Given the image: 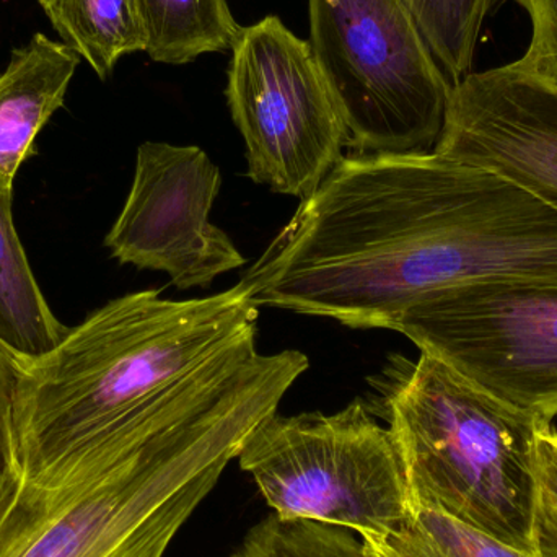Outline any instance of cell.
<instances>
[{"label":"cell","instance_id":"cell-1","mask_svg":"<svg viewBox=\"0 0 557 557\" xmlns=\"http://www.w3.org/2000/svg\"><path fill=\"white\" fill-rule=\"evenodd\" d=\"M493 278L557 282V212L438 153L349 156L242 277L251 300L352 330Z\"/></svg>","mask_w":557,"mask_h":557},{"label":"cell","instance_id":"cell-12","mask_svg":"<svg viewBox=\"0 0 557 557\" xmlns=\"http://www.w3.org/2000/svg\"><path fill=\"white\" fill-rule=\"evenodd\" d=\"M67 327L54 317L13 224L12 205L0 199V343L23 360L49 352Z\"/></svg>","mask_w":557,"mask_h":557},{"label":"cell","instance_id":"cell-15","mask_svg":"<svg viewBox=\"0 0 557 557\" xmlns=\"http://www.w3.org/2000/svg\"><path fill=\"white\" fill-rule=\"evenodd\" d=\"M362 542L375 557H536L431 507H412L398 529Z\"/></svg>","mask_w":557,"mask_h":557},{"label":"cell","instance_id":"cell-2","mask_svg":"<svg viewBox=\"0 0 557 557\" xmlns=\"http://www.w3.org/2000/svg\"><path fill=\"white\" fill-rule=\"evenodd\" d=\"M242 282L189 300L131 292L23 360L13 401L16 457L35 471L72 455L242 416L276 414L307 372L300 350H258Z\"/></svg>","mask_w":557,"mask_h":557},{"label":"cell","instance_id":"cell-9","mask_svg":"<svg viewBox=\"0 0 557 557\" xmlns=\"http://www.w3.org/2000/svg\"><path fill=\"white\" fill-rule=\"evenodd\" d=\"M222 175L196 146L144 143L129 195L104 238L121 264L162 271L180 290L208 288L247 258L209 221Z\"/></svg>","mask_w":557,"mask_h":557},{"label":"cell","instance_id":"cell-11","mask_svg":"<svg viewBox=\"0 0 557 557\" xmlns=\"http://www.w3.org/2000/svg\"><path fill=\"white\" fill-rule=\"evenodd\" d=\"M78 54L38 33L13 52L0 74V199L13 205L20 166L35 156V140L64 104Z\"/></svg>","mask_w":557,"mask_h":557},{"label":"cell","instance_id":"cell-16","mask_svg":"<svg viewBox=\"0 0 557 557\" xmlns=\"http://www.w3.org/2000/svg\"><path fill=\"white\" fill-rule=\"evenodd\" d=\"M451 87L471 74L487 13L496 0H403Z\"/></svg>","mask_w":557,"mask_h":557},{"label":"cell","instance_id":"cell-20","mask_svg":"<svg viewBox=\"0 0 557 557\" xmlns=\"http://www.w3.org/2000/svg\"><path fill=\"white\" fill-rule=\"evenodd\" d=\"M22 363V357L0 343V487L22 471L13 431V401Z\"/></svg>","mask_w":557,"mask_h":557},{"label":"cell","instance_id":"cell-13","mask_svg":"<svg viewBox=\"0 0 557 557\" xmlns=\"http://www.w3.org/2000/svg\"><path fill=\"white\" fill-rule=\"evenodd\" d=\"M65 45L107 78L123 55L146 51L137 0H38Z\"/></svg>","mask_w":557,"mask_h":557},{"label":"cell","instance_id":"cell-19","mask_svg":"<svg viewBox=\"0 0 557 557\" xmlns=\"http://www.w3.org/2000/svg\"><path fill=\"white\" fill-rule=\"evenodd\" d=\"M530 18L529 48L516 62L557 88V0H516Z\"/></svg>","mask_w":557,"mask_h":557},{"label":"cell","instance_id":"cell-8","mask_svg":"<svg viewBox=\"0 0 557 557\" xmlns=\"http://www.w3.org/2000/svg\"><path fill=\"white\" fill-rule=\"evenodd\" d=\"M225 95L258 185L305 201L346 157V123L310 42L277 16L242 28Z\"/></svg>","mask_w":557,"mask_h":557},{"label":"cell","instance_id":"cell-3","mask_svg":"<svg viewBox=\"0 0 557 557\" xmlns=\"http://www.w3.org/2000/svg\"><path fill=\"white\" fill-rule=\"evenodd\" d=\"M258 425L111 444L0 487V557H163Z\"/></svg>","mask_w":557,"mask_h":557},{"label":"cell","instance_id":"cell-14","mask_svg":"<svg viewBox=\"0 0 557 557\" xmlns=\"http://www.w3.org/2000/svg\"><path fill=\"white\" fill-rule=\"evenodd\" d=\"M137 5L146 52L162 64H188L232 49L242 32L227 0H137Z\"/></svg>","mask_w":557,"mask_h":557},{"label":"cell","instance_id":"cell-5","mask_svg":"<svg viewBox=\"0 0 557 557\" xmlns=\"http://www.w3.org/2000/svg\"><path fill=\"white\" fill-rule=\"evenodd\" d=\"M310 48L354 156L432 153L451 84L403 0H308Z\"/></svg>","mask_w":557,"mask_h":557},{"label":"cell","instance_id":"cell-7","mask_svg":"<svg viewBox=\"0 0 557 557\" xmlns=\"http://www.w3.org/2000/svg\"><path fill=\"white\" fill-rule=\"evenodd\" d=\"M392 331L510 408L543 424L557 418V282L461 285L416 305Z\"/></svg>","mask_w":557,"mask_h":557},{"label":"cell","instance_id":"cell-10","mask_svg":"<svg viewBox=\"0 0 557 557\" xmlns=\"http://www.w3.org/2000/svg\"><path fill=\"white\" fill-rule=\"evenodd\" d=\"M435 153L509 180L557 212V88L510 62L451 88Z\"/></svg>","mask_w":557,"mask_h":557},{"label":"cell","instance_id":"cell-18","mask_svg":"<svg viewBox=\"0 0 557 557\" xmlns=\"http://www.w3.org/2000/svg\"><path fill=\"white\" fill-rule=\"evenodd\" d=\"M536 557H557V432L545 425L536 437V491L533 506Z\"/></svg>","mask_w":557,"mask_h":557},{"label":"cell","instance_id":"cell-17","mask_svg":"<svg viewBox=\"0 0 557 557\" xmlns=\"http://www.w3.org/2000/svg\"><path fill=\"white\" fill-rule=\"evenodd\" d=\"M232 557H375L343 527L284 520L276 513L255 525Z\"/></svg>","mask_w":557,"mask_h":557},{"label":"cell","instance_id":"cell-4","mask_svg":"<svg viewBox=\"0 0 557 557\" xmlns=\"http://www.w3.org/2000/svg\"><path fill=\"white\" fill-rule=\"evenodd\" d=\"M382 389L412 507L441 510L535 555L536 437L545 425L429 354Z\"/></svg>","mask_w":557,"mask_h":557},{"label":"cell","instance_id":"cell-6","mask_svg":"<svg viewBox=\"0 0 557 557\" xmlns=\"http://www.w3.org/2000/svg\"><path fill=\"white\" fill-rule=\"evenodd\" d=\"M238 461L278 519L343 527L370 540L398 529L412 510L392 434L359 399L334 414L276 412Z\"/></svg>","mask_w":557,"mask_h":557}]
</instances>
